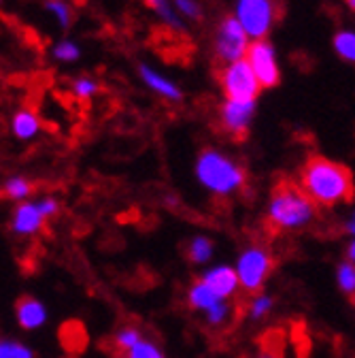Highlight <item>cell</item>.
<instances>
[{"mask_svg":"<svg viewBox=\"0 0 355 358\" xmlns=\"http://www.w3.org/2000/svg\"><path fill=\"white\" fill-rule=\"evenodd\" d=\"M300 188L317 207H334L353 199L355 186L351 171L324 156H310L300 171Z\"/></svg>","mask_w":355,"mask_h":358,"instance_id":"obj_1","label":"cell"},{"mask_svg":"<svg viewBox=\"0 0 355 358\" xmlns=\"http://www.w3.org/2000/svg\"><path fill=\"white\" fill-rule=\"evenodd\" d=\"M317 213V205L289 179L279 182L269 201V224L275 231H298L308 227Z\"/></svg>","mask_w":355,"mask_h":358,"instance_id":"obj_2","label":"cell"},{"mask_svg":"<svg viewBox=\"0 0 355 358\" xmlns=\"http://www.w3.org/2000/svg\"><path fill=\"white\" fill-rule=\"evenodd\" d=\"M196 177L209 192L219 196H230L239 192L247 182L245 169L228 154L213 148L200 152L196 160Z\"/></svg>","mask_w":355,"mask_h":358,"instance_id":"obj_3","label":"cell"},{"mask_svg":"<svg viewBox=\"0 0 355 358\" xmlns=\"http://www.w3.org/2000/svg\"><path fill=\"white\" fill-rule=\"evenodd\" d=\"M279 15L277 0H236L234 17L251 41H259L271 34Z\"/></svg>","mask_w":355,"mask_h":358,"instance_id":"obj_4","label":"cell"},{"mask_svg":"<svg viewBox=\"0 0 355 358\" xmlns=\"http://www.w3.org/2000/svg\"><path fill=\"white\" fill-rule=\"evenodd\" d=\"M219 81H221V90H224L226 101L249 103V101H257L262 92V85L247 60L226 64L219 75Z\"/></svg>","mask_w":355,"mask_h":358,"instance_id":"obj_5","label":"cell"},{"mask_svg":"<svg viewBox=\"0 0 355 358\" xmlns=\"http://www.w3.org/2000/svg\"><path fill=\"white\" fill-rule=\"evenodd\" d=\"M273 266H275V260L269 250L262 245H251L249 250L243 252L239 266H236L241 286L249 294H257L262 286L266 284V280H269Z\"/></svg>","mask_w":355,"mask_h":358,"instance_id":"obj_6","label":"cell"},{"mask_svg":"<svg viewBox=\"0 0 355 358\" xmlns=\"http://www.w3.org/2000/svg\"><path fill=\"white\" fill-rule=\"evenodd\" d=\"M251 45V38L239 24L234 15H228L219 22L217 32H215V56L224 62L232 64L239 60H245L247 50Z\"/></svg>","mask_w":355,"mask_h":358,"instance_id":"obj_7","label":"cell"},{"mask_svg":"<svg viewBox=\"0 0 355 358\" xmlns=\"http://www.w3.org/2000/svg\"><path fill=\"white\" fill-rule=\"evenodd\" d=\"M245 60L253 69L262 87H277L281 83V66L275 45L269 38L251 41Z\"/></svg>","mask_w":355,"mask_h":358,"instance_id":"obj_8","label":"cell"},{"mask_svg":"<svg viewBox=\"0 0 355 358\" xmlns=\"http://www.w3.org/2000/svg\"><path fill=\"white\" fill-rule=\"evenodd\" d=\"M255 115V101L241 103V101H226L219 111V122L232 139H245L249 132L251 120Z\"/></svg>","mask_w":355,"mask_h":358,"instance_id":"obj_9","label":"cell"},{"mask_svg":"<svg viewBox=\"0 0 355 358\" xmlns=\"http://www.w3.org/2000/svg\"><path fill=\"white\" fill-rule=\"evenodd\" d=\"M45 213L40 211L38 203H30V201H24L22 205H17V209L13 211V217H11V231L20 237H32L36 235L43 224H45Z\"/></svg>","mask_w":355,"mask_h":358,"instance_id":"obj_10","label":"cell"},{"mask_svg":"<svg viewBox=\"0 0 355 358\" xmlns=\"http://www.w3.org/2000/svg\"><path fill=\"white\" fill-rule=\"evenodd\" d=\"M139 77L143 79V83L156 92L158 96L170 101V103H179L183 101V90L179 87V83L172 81L170 77L162 75L160 71H156L149 64H139Z\"/></svg>","mask_w":355,"mask_h":358,"instance_id":"obj_11","label":"cell"},{"mask_svg":"<svg viewBox=\"0 0 355 358\" xmlns=\"http://www.w3.org/2000/svg\"><path fill=\"white\" fill-rule=\"evenodd\" d=\"M15 318L24 331H36L47 322V309L36 296L24 294L15 303Z\"/></svg>","mask_w":355,"mask_h":358,"instance_id":"obj_12","label":"cell"},{"mask_svg":"<svg viewBox=\"0 0 355 358\" xmlns=\"http://www.w3.org/2000/svg\"><path fill=\"white\" fill-rule=\"evenodd\" d=\"M206 282V286L221 299V301H226L228 296H232L241 282H239V273H236V268L232 266H217V268H211V271L202 278Z\"/></svg>","mask_w":355,"mask_h":358,"instance_id":"obj_13","label":"cell"},{"mask_svg":"<svg viewBox=\"0 0 355 358\" xmlns=\"http://www.w3.org/2000/svg\"><path fill=\"white\" fill-rule=\"evenodd\" d=\"M11 132L20 141H30L40 132V117L34 109H17L11 117Z\"/></svg>","mask_w":355,"mask_h":358,"instance_id":"obj_14","label":"cell"},{"mask_svg":"<svg viewBox=\"0 0 355 358\" xmlns=\"http://www.w3.org/2000/svg\"><path fill=\"white\" fill-rule=\"evenodd\" d=\"M60 341H62V348L73 352V354H79L85 350L87 345V333H85V327L77 320H70V322H64L62 329H60Z\"/></svg>","mask_w":355,"mask_h":358,"instance_id":"obj_15","label":"cell"},{"mask_svg":"<svg viewBox=\"0 0 355 358\" xmlns=\"http://www.w3.org/2000/svg\"><path fill=\"white\" fill-rule=\"evenodd\" d=\"M147 7L156 11V15L170 28V30H176V32H186V22L181 20L179 11L174 9V3L172 0H147Z\"/></svg>","mask_w":355,"mask_h":358,"instance_id":"obj_16","label":"cell"},{"mask_svg":"<svg viewBox=\"0 0 355 358\" xmlns=\"http://www.w3.org/2000/svg\"><path fill=\"white\" fill-rule=\"evenodd\" d=\"M221 299L206 286L204 280H194L188 292V303L192 305V309H204L209 311L211 307H215Z\"/></svg>","mask_w":355,"mask_h":358,"instance_id":"obj_17","label":"cell"},{"mask_svg":"<svg viewBox=\"0 0 355 358\" xmlns=\"http://www.w3.org/2000/svg\"><path fill=\"white\" fill-rule=\"evenodd\" d=\"M0 194L9 201H15V203H24L30 194H32V182L22 175H13L9 177L7 182L0 186Z\"/></svg>","mask_w":355,"mask_h":358,"instance_id":"obj_18","label":"cell"},{"mask_svg":"<svg viewBox=\"0 0 355 358\" xmlns=\"http://www.w3.org/2000/svg\"><path fill=\"white\" fill-rule=\"evenodd\" d=\"M332 48L340 60L355 64V30H338L332 38Z\"/></svg>","mask_w":355,"mask_h":358,"instance_id":"obj_19","label":"cell"},{"mask_svg":"<svg viewBox=\"0 0 355 358\" xmlns=\"http://www.w3.org/2000/svg\"><path fill=\"white\" fill-rule=\"evenodd\" d=\"M52 58L62 62V64H73L81 58V48L79 43L73 38H62L52 48Z\"/></svg>","mask_w":355,"mask_h":358,"instance_id":"obj_20","label":"cell"},{"mask_svg":"<svg viewBox=\"0 0 355 358\" xmlns=\"http://www.w3.org/2000/svg\"><path fill=\"white\" fill-rule=\"evenodd\" d=\"M70 90H73L75 99H79V101H90V99H94L100 92V83L94 77H90V75H79V77L73 79Z\"/></svg>","mask_w":355,"mask_h":358,"instance_id":"obj_21","label":"cell"},{"mask_svg":"<svg viewBox=\"0 0 355 358\" xmlns=\"http://www.w3.org/2000/svg\"><path fill=\"white\" fill-rule=\"evenodd\" d=\"M45 9L56 17L58 26L62 30H68L73 24V9L66 0H45Z\"/></svg>","mask_w":355,"mask_h":358,"instance_id":"obj_22","label":"cell"},{"mask_svg":"<svg viewBox=\"0 0 355 358\" xmlns=\"http://www.w3.org/2000/svg\"><path fill=\"white\" fill-rule=\"evenodd\" d=\"M213 256V241L206 237H194L188 245V258L196 264L206 262Z\"/></svg>","mask_w":355,"mask_h":358,"instance_id":"obj_23","label":"cell"},{"mask_svg":"<svg viewBox=\"0 0 355 358\" xmlns=\"http://www.w3.org/2000/svg\"><path fill=\"white\" fill-rule=\"evenodd\" d=\"M119 358H164L162 350L147 339H141L135 348H130L126 354H121Z\"/></svg>","mask_w":355,"mask_h":358,"instance_id":"obj_24","label":"cell"},{"mask_svg":"<svg viewBox=\"0 0 355 358\" xmlns=\"http://www.w3.org/2000/svg\"><path fill=\"white\" fill-rule=\"evenodd\" d=\"M141 339H143V337H141V333H139L137 329H121V331L113 337V345H115V350H117V356L126 354L130 348H135Z\"/></svg>","mask_w":355,"mask_h":358,"instance_id":"obj_25","label":"cell"},{"mask_svg":"<svg viewBox=\"0 0 355 358\" xmlns=\"http://www.w3.org/2000/svg\"><path fill=\"white\" fill-rule=\"evenodd\" d=\"M0 358H34V352L17 341H0Z\"/></svg>","mask_w":355,"mask_h":358,"instance_id":"obj_26","label":"cell"},{"mask_svg":"<svg viewBox=\"0 0 355 358\" xmlns=\"http://www.w3.org/2000/svg\"><path fill=\"white\" fill-rule=\"evenodd\" d=\"M172 3H174V9L179 11V15L190 22H198L202 17V7L198 0H172Z\"/></svg>","mask_w":355,"mask_h":358,"instance_id":"obj_27","label":"cell"},{"mask_svg":"<svg viewBox=\"0 0 355 358\" xmlns=\"http://www.w3.org/2000/svg\"><path fill=\"white\" fill-rule=\"evenodd\" d=\"M338 284L345 292L355 294V264L353 262H342L338 266Z\"/></svg>","mask_w":355,"mask_h":358,"instance_id":"obj_28","label":"cell"},{"mask_svg":"<svg viewBox=\"0 0 355 358\" xmlns=\"http://www.w3.org/2000/svg\"><path fill=\"white\" fill-rule=\"evenodd\" d=\"M271 305H273V299L271 296H264V294H257L253 301H251V316L253 318H262L264 313L271 311Z\"/></svg>","mask_w":355,"mask_h":358,"instance_id":"obj_29","label":"cell"},{"mask_svg":"<svg viewBox=\"0 0 355 358\" xmlns=\"http://www.w3.org/2000/svg\"><path fill=\"white\" fill-rule=\"evenodd\" d=\"M206 316H209V322H211L213 327L224 324V320H226V316H228V305H226L224 301H219L215 307H211V309L206 311Z\"/></svg>","mask_w":355,"mask_h":358,"instance_id":"obj_30","label":"cell"},{"mask_svg":"<svg viewBox=\"0 0 355 358\" xmlns=\"http://www.w3.org/2000/svg\"><path fill=\"white\" fill-rule=\"evenodd\" d=\"M347 260L355 264V241H351L349 248H347Z\"/></svg>","mask_w":355,"mask_h":358,"instance_id":"obj_31","label":"cell"},{"mask_svg":"<svg viewBox=\"0 0 355 358\" xmlns=\"http://www.w3.org/2000/svg\"><path fill=\"white\" fill-rule=\"evenodd\" d=\"M347 231L355 237V213H353V215H351V220L347 222Z\"/></svg>","mask_w":355,"mask_h":358,"instance_id":"obj_32","label":"cell"},{"mask_svg":"<svg viewBox=\"0 0 355 358\" xmlns=\"http://www.w3.org/2000/svg\"><path fill=\"white\" fill-rule=\"evenodd\" d=\"M345 5H347L351 11H355V0H345Z\"/></svg>","mask_w":355,"mask_h":358,"instance_id":"obj_33","label":"cell"},{"mask_svg":"<svg viewBox=\"0 0 355 358\" xmlns=\"http://www.w3.org/2000/svg\"><path fill=\"white\" fill-rule=\"evenodd\" d=\"M262 358H277V356H273V354H264Z\"/></svg>","mask_w":355,"mask_h":358,"instance_id":"obj_34","label":"cell"},{"mask_svg":"<svg viewBox=\"0 0 355 358\" xmlns=\"http://www.w3.org/2000/svg\"><path fill=\"white\" fill-rule=\"evenodd\" d=\"M353 301H355V294H353Z\"/></svg>","mask_w":355,"mask_h":358,"instance_id":"obj_35","label":"cell"},{"mask_svg":"<svg viewBox=\"0 0 355 358\" xmlns=\"http://www.w3.org/2000/svg\"><path fill=\"white\" fill-rule=\"evenodd\" d=\"M0 3H3V0H0Z\"/></svg>","mask_w":355,"mask_h":358,"instance_id":"obj_36","label":"cell"}]
</instances>
